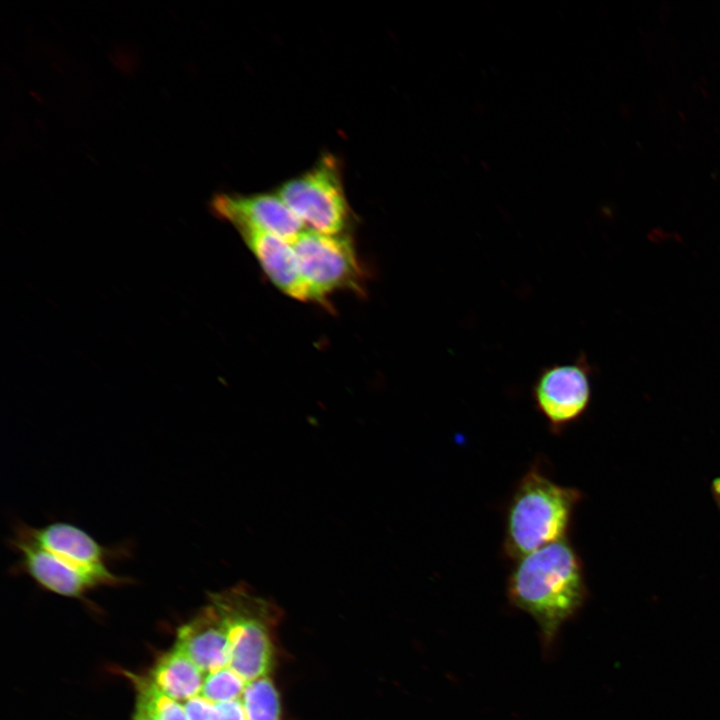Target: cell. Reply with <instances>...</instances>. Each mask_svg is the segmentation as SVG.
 Listing matches in <instances>:
<instances>
[{
  "label": "cell",
  "instance_id": "cell-1",
  "mask_svg": "<svg viewBox=\"0 0 720 720\" xmlns=\"http://www.w3.org/2000/svg\"><path fill=\"white\" fill-rule=\"evenodd\" d=\"M513 606L538 624L548 649L560 627L581 608L587 590L582 562L567 538L516 560L507 581Z\"/></svg>",
  "mask_w": 720,
  "mask_h": 720
},
{
  "label": "cell",
  "instance_id": "cell-2",
  "mask_svg": "<svg viewBox=\"0 0 720 720\" xmlns=\"http://www.w3.org/2000/svg\"><path fill=\"white\" fill-rule=\"evenodd\" d=\"M13 545L21 567L47 590L70 597L121 581L107 564V553L93 537L72 524L23 526Z\"/></svg>",
  "mask_w": 720,
  "mask_h": 720
},
{
  "label": "cell",
  "instance_id": "cell-3",
  "mask_svg": "<svg viewBox=\"0 0 720 720\" xmlns=\"http://www.w3.org/2000/svg\"><path fill=\"white\" fill-rule=\"evenodd\" d=\"M578 489L551 480L537 465L521 478L508 504L503 549L510 559L566 538Z\"/></svg>",
  "mask_w": 720,
  "mask_h": 720
},
{
  "label": "cell",
  "instance_id": "cell-4",
  "mask_svg": "<svg viewBox=\"0 0 720 720\" xmlns=\"http://www.w3.org/2000/svg\"><path fill=\"white\" fill-rule=\"evenodd\" d=\"M212 601L228 623V666L246 683L265 677L273 657L266 622L271 616V606L240 586L215 594Z\"/></svg>",
  "mask_w": 720,
  "mask_h": 720
},
{
  "label": "cell",
  "instance_id": "cell-5",
  "mask_svg": "<svg viewBox=\"0 0 720 720\" xmlns=\"http://www.w3.org/2000/svg\"><path fill=\"white\" fill-rule=\"evenodd\" d=\"M291 244L312 302L327 305L328 296L339 290L362 292L364 273L350 235L310 229Z\"/></svg>",
  "mask_w": 720,
  "mask_h": 720
},
{
  "label": "cell",
  "instance_id": "cell-6",
  "mask_svg": "<svg viewBox=\"0 0 720 720\" xmlns=\"http://www.w3.org/2000/svg\"><path fill=\"white\" fill-rule=\"evenodd\" d=\"M312 230L344 233L350 220L340 167L330 154L311 169L283 183L276 193Z\"/></svg>",
  "mask_w": 720,
  "mask_h": 720
},
{
  "label": "cell",
  "instance_id": "cell-7",
  "mask_svg": "<svg viewBox=\"0 0 720 720\" xmlns=\"http://www.w3.org/2000/svg\"><path fill=\"white\" fill-rule=\"evenodd\" d=\"M531 394L537 411L553 432L578 420L591 399V367L585 355L542 368Z\"/></svg>",
  "mask_w": 720,
  "mask_h": 720
},
{
  "label": "cell",
  "instance_id": "cell-8",
  "mask_svg": "<svg viewBox=\"0 0 720 720\" xmlns=\"http://www.w3.org/2000/svg\"><path fill=\"white\" fill-rule=\"evenodd\" d=\"M210 207L217 217L231 223L238 232L261 231L291 242L305 227L277 194H217Z\"/></svg>",
  "mask_w": 720,
  "mask_h": 720
},
{
  "label": "cell",
  "instance_id": "cell-9",
  "mask_svg": "<svg viewBox=\"0 0 720 720\" xmlns=\"http://www.w3.org/2000/svg\"><path fill=\"white\" fill-rule=\"evenodd\" d=\"M176 647L181 649L205 674L228 666L230 657L228 623L213 601L194 620L180 628Z\"/></svg>",
  "mask_w": 720,
  "mask_h": 720
},
{
  "label": "cell",
  "instance_id": "cell-10",
  "mask_svg": "<svg viewBox=\"0 0 720 720\" xmlns=\"http://www.w3.org/2000/svg\"><path fill=\"white\" fill-rule=\"evenodd\" d=\"M266 276L285 295L299 301H311L291 242L254 230L239 231Z\"/></svg>",
  "mask_w": 720,
  "mask_h": 720
},
{
  "label": "cell",
  "instance_id": "cell-11",
  "mask_svg": "<svg viewBox=\"0 0 720 720\" xmlns=\"http://www.w3.org/2000/svg\"><path fill=\"white\" fill-rule=\"evenodd\" d=\"M205 673L178 647H174L156 664L152 681L166 695L186 701L201 692Z\"/></svg>",
  "mask_w": 720,
  "mask_h": 720
},
{
  "label": "cell",
  "instance_id": "cell-12",
  "mask_svg": "<svg viewBox=\"0 0 720 720\" xmlns=\"http://www.w3.org/2000/svg\"><path fill=\"white\" fill-rule=\"evenodd\" d=\"M241 701L246 720H280L279 694L267 676L248 682Z\"/></svg>",
  "mask_w": 720,
  "mask_h": 720
},
{
  "label": "cell",
  "instance_id": "cell-13",
  "mask_svg": "<svg viewBox=\"0 0 720 720\" xmlns=\"http://www.w3.org/2000/svg\"><path fill=\"white\" fill-rule=\"evenodd\" d=\"M246 682L229 666L205 675L200 696L218 704L241 699Z\"/></svg>",
  "mask_w": 720,
  "mask_h": 720
},
{
  "label": "cell",
  "instance_id": "cell-14",
  "mask_svg": "<svg viewBox=\"0 0 720 720\" xmlns=\"http://www.w3.org/2000/svg\"><path fill=\"white\" fill-rule=\"evenodd\" d=\"M138 682V700L147 707L156 720H189L184 705L162 692L152 680Z\"/></svg>",
  "mask_w": 720,
  "mask_h": 720
},
{
  "label": "cell",
  "instance_id": "cell-15",
  "mask_svg": "<svg viewBox=\"0 0 720 720\" xmlns=\"http://www.w3.org/2000/svg\"><path fill=\"white\" fill-rule=\"evenodd\" d=\"M184 708L189 720H217L216 704L200 695L186 700Z\"/></svg>",
  "mask_w": 720,
  "mask_h": 720
},
{
  "label": "cell",
  "instance_id": "cell-16",
  "mask_svg": "<svg viewBox=\"0 0 720 720\" xmlns=\"http://www.w3.org/2000/svg\"><path fill=\"white\" fill-rule=\"evenodd\" d=\"M217 720H246L241 699L216 704Z\"/></svg>",
  "mask_w": 720,
  "mask_h": 720
},
{
  "label": "cell",
  "instance_id": "cell-17",
  "mask_svg": "<svg viewBox=\"0 0 720 720\" xmlns=\"http://www.w3.org/2000/svg\"><path fill=\"white\" fill-rule=\"evenodd\" d=\"M133 720H156L147 707L138 700L136 713Z\"/></svg>",
  "mask_w": 720,
  "mask_h": 720
}]
</instances>
